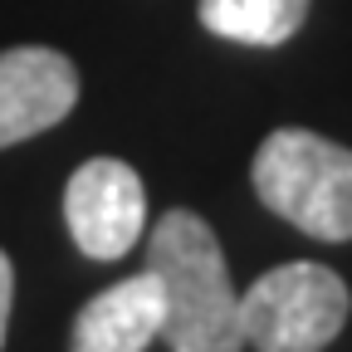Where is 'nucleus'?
<instances>
[{"label": "nucleus", "instance_id": "f257e3e1", "mask_svg": "<svg viewBox=\"0 0 352 352\" xmlns=\"http://www.w3.org/2000/svg\"><path fill=\"white\" fill-rule=\"evenodd\" d=\"M147 270L162 284L171 352H240V294L230 284L215 230L196 210H166L147 240Z\"/></svg>", "mask_w": 352, "mask_h": 352}, {"label": "nucleus", "instance_id": "f03ea898", "mask_svg": "<svg viewBox=\"0 0 352 352\" xmlns=\"http://www.w3.org/2000/svg\"><path fill=\"white\" fill-rule=\"evenodd\" d=\"M254 196L314 240H352V152L308 127H279L254 152Z\"/></svg>", "mask_w": 352, "mask_h": 352}, {"label": "nucleus", "instance_id": "7ed1b4c3", "mask_svg": "<svg viewBox=\"0 0 352 352\" xmlns=\"http://www.w3.org/2000/svg\"><path fill=\"white\" fill-rule=\"evenodd\" d=\"M347 284L338 270L294 259L240 294V333L254 352H323L347 323Z\"/></svg>", "mask_w": 352, "mask_h": 352}, {"label": "nucleus", "instance_id": "20e7f679", "mask_svg": "<svg viewBox=\"0 0 352 352\" xmlns=\"http://www.w3.org/2000/svg\"><path fill=\"white\" fill-rule=\"evenodd\" d=\"M64 220L88 259H122L147 226L142 176L118 157L83 162L64 186Z\"/></svg>", "mask_w": 352, "mask_h": 352}, {"label": "nucleus", "instance_id": "39448f33", "mask_svg": "<svg viewBox=\"0 0 352 352\" xmlns=\"http://www.w3.org/2000/svg\"><path fill=\"white\" fill-rule=\"evenodd\" d=\"M78 103V69L44 44L0 50V147L50 132Z\"/></svg>", "mask_w": 352, "mask_h": 352}, {"label": "nucleus", "instance_id": "423d86ee", "mask_svg": "<svg viewBox=\"0 0 352 352\" xmlns=\"http://www.w3.org/2000/svg\"><path fill=\"white\" fill-rule=\"evenodd\" d=\"M162 323H166L162 284L152 270H142L78 308L69 352H147L162 338Z\"/></svg>", "mask_w": 352, "mask_h": 352}, {"label": "nucleus", "instance_id": "0eeeda50", "mask_svg": "<svg viewBox=\"0 0 352 352\" xmlns=\"http://www.w3.org/2000/svg\"><path fill=\"white\" fill-rule=\"evenodd\" d=\"M308 6L314 0H201V25L220 39L274 50V44L298 34V25L308 20Z\"/></svg>", "mask_w": 352, "mask_h": 352}, {"label": "nucleus", "instance_id": "6e6552de", "mask_svg": "<svg viewBox=\"0 0 352 352\" xmlns=\"http://www.w3.org/2000/svg\"><path fill=\"white\" fill-rule=\"evenodd\" d=\"M10 294H15V270L10 254L0 250V347H6V323H10Z\"/></svg>", "mask_w": 352, "mask_h": 352}]
</instances>
